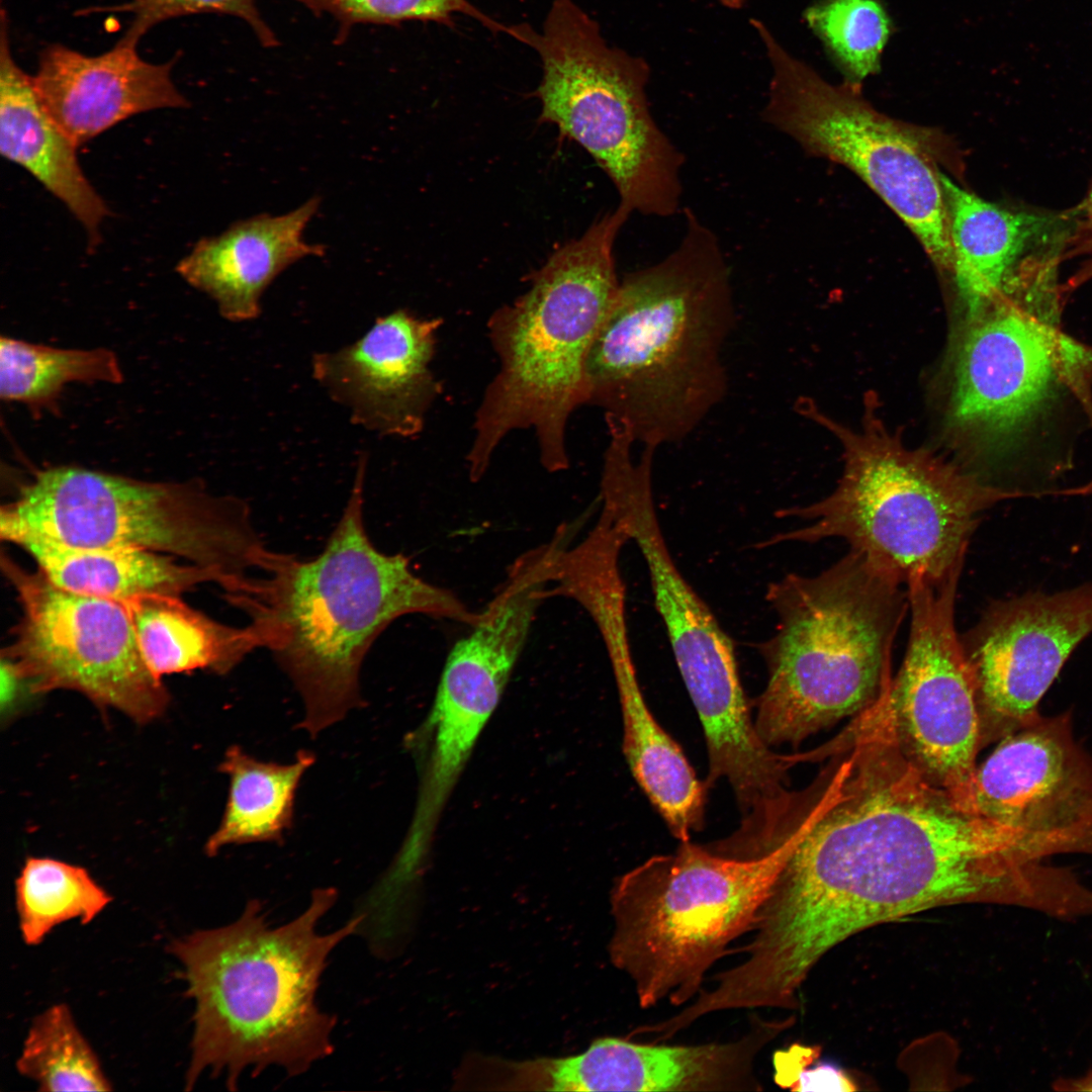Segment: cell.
Masks as SVG:
<instances>
[{
    "label": "cell",
    "instance_id": "16",
    "mask_svg": "<svg viewBox=\"0 0 1092 1092\" xmlns=\"http://www.w3.org/2000/svg\"><path fill=\"white\" fill-rule=\"evenodd\" d=\"M1092 632V584L993 603L961 637L974 676L982 737L1006 736L1039 715L1040 699Z\"/></svg>",
    "mask_w": 1092,
    "mask_h": 1092
},
{
    "label": "cell",
    "instance_id": "18",
    "mask_svg": "<svg viewBox=\"0 0 1092 1092\" xmlns=\"http://www.w3.org/2000/svg\"><path fill=\"white\" fill-rule=\"evenodd\" d=\"M521 652L518 639L494 625L476 626L452 646L429 719L433 742L427 772L402 849L408 859L424 861L440 814Z\"/></svg>",
    "mask_w": 1092,
    "mask_h": 1092
},
{
    "label": "cell",
    "instance_id": "36",
    "mask_svg": "<svg viewBox=\"0 0 1092 1092\" xmlns=\"http://www.w3.org/2000/svg\"><path fill=\"white\" fill-rule=\"evenodd\" d=\"M1080 218L1077 232L1078 245L1083 252L1092 254V188L1082 205ZM1091 276L1092 264L1086 269H1083L1077 276H1074L1071 281L1066 284V287L1069 291H1072L1077 285Z\"/></svg>",
    "mask_w": 1092,
    "mask_h": 1092
},
{
    "label": "cell",
    "instance_id": "10",
    "mask_svg": "<svg viewBox=\"0 0 1092 1092\" xmlns=\"http://www.w3.org/2000/svg\"><path fill=\"white\" fill-rule=\"evenodd\" d=\"M785 856L779 845L742 858L688 840L619 878L609 953L632 980L640 1007L679 1006L702 991L727 946L750 931Z\"/></svg>",
    "mask_w": 1092,
    "mask_h": 1092
},
{
    "label": "cell",
    "instance_id": "29",
    "mask_svg": "<svg viewBox=\"0 0 1092 1092\" xmlns=\"http://www.w3.org/2000/svg\"><path fill=\"white\" fill-rule=\"evenodd\" d=\"M111 901L86 869L49 857L26 858L15 882L19 931L28 945L72 919L89 924Z\"/></svg>",
    "mask_w": 1092,
    "mask_h": 1092
},
{
    "label": "cell",
    "instance_id": "21",
    "mask_svg": "<svg viewBox=\"0 0 1092 1092\" xmlns=\"http://www.w3.org/2000/svg\"><path fill=\"white\" fill-rule=\"evenodd\" d=\"M318 204L314 197L285 214L257 215L203 238L178 263L177 272L208 294L226 320L252 321L260 314L263 292L283 270L324 254L322 246L303 239Z\"/></svg>",
    "mask_w": 1092,
    "mask_h": 1092
},
{
    "label": "cell",
    "instance_id": "35",
    "mask_svg": "<svg viewBox=\"0 0 1092 1092\" xmlns=\"http://www.w3.org/2000/svg\"><path fill=\"white\" fill-rule=\"evenodd\" d=\"M820 1049L793 1044L774 1055L775 1081L793 1091H855L857 1087L844 1070L832 1063L817 1061Z\"/></svg>",
    "mask_w": 1092,
    "mask_h": 1092
},
{
    "label": "cell",
    "instance_id": "1",
    "mask_svg": "<svg viewBox=\"0 0 1092 1092\" xmlns=\"http://www.w3.org/2000/svg\"><path fill=\"white\" fill-rule=\"evenodd\" d=\"M831 760L746 826L785 849L753 943L781 975L803 981L830 948L877 923L936 906L1011 904L1018 833L964 809L902 750L888 693L837 738Z\"/></svg>",
    "mask_w": 1092,
    "mask_h": 1092
},
{
    "label": "cell",
    "instance_id": "28",
    "mask_svg": "<svg viewBox=\"0 0 1092 1092\" xmlns=\"http://www.w3.org/2000/svg\"><path fill=\"white\" fill-rule=\"evenodd\" d=\"M314 761L307 750L298 751L292 763L279 764L231 746L218 766L230 780L226 805L205 852L213 856L231 844L281 843L292 826L296 790Z\"/></svg>",
    "mask_w": 1092,
    "mask_h": 1092
},
{
    "label": "cell",
    "instance_id": "15",
    "mask_svg": "<svg viewBox=\"0 0 1092 1092\" xmlns=\"http://www.w3.org/2000/svg\"><path fill=\"white\" fill-rule=\"evenodd\" d=\"M967 809L1015 830L1030 860L1092 850V760L1067 715L1006 735L977 766Z\"/></svg>",
    "mask_w": 1092,
    "mask_h": 1092
},
{
    "label": "cell",
    "instance_id": "27",
    "mask_svg": "<svg viewBox=\"0 0 1092 1092\" xmlns=\"http://www.w3.org/2000/svg\"><path fill=\"white\" fill-rule=\"evenodd\" d=\"M121 604L148 667L161 679L197 669L224 674L252 651L265 647L263 631L255 623L244 627L219 623L179 596L149 595Z\"/></svg>",
    "mask_w": 1092,
    "mask_h": 1092
},
{
    "label": "cell",
    "instance_id": "6",
    "mask_svg": "<svg viewBox=\"0 0 1092 1092\" xmlns=\"http://www.w3.org/2000/svg\"><path fill=\"white\" fill-rule=\"evenodd\" d=\"M631 213L618 205L531 275L529 289L487 323L498 369L475 413L467 453L479 480L505 437L534 429L542 465L566 469V428L586 404L585 364L619 290L614 245Z\"/></svg>",
    "mask_w": 1092,
    "mask_h": 1092
},
{
    "label": "cell",
    "instance_id": "31",
    "mask_svg": "<svg viewBox=\"0 0 1092 1092\" xmlns=\"http://www.w3.org/2000/svg\"><path fill=\"white\" fill-rule=\"evenodd\" d=\"M17 1071L40 1091H109L111 1082L66 1004L36 1016L27 1032Z\"/></svg>",
    "mask_w": 1092,
    "mask_h": 1092
},
{
    "label": "cell",
    "instance_id": "30",
    "mask_svg": "<svg viewBox=\"0 0 1092 1092\" xmlns=\"http://www.w3.org/2000/svg\"><path fill=\"white\" fill-rule=\"evenodd\" d=\"M122 380L119 362L110 350H64L1 338L2 399L43 407L55 403L70 382L120 383Z\"/></svg>",
    "mask_w": 1092,
    "mask_h": 1092
},
{
    "label": "cell",
    "instance_id": "24",
    "mask_svg": "<svg viewBox=\"0 0 1092 1092\" xmlns=\"http://www.w3.org/2000/svg\"><path fill=\"white\" fill-rule=\"evenodd\" d=\"M606 648L618 686L624 753L632 775L671 834L679 841H688L692 832L704 825L706 785L649 709L637 679L629 640H616Z\"/></svg>",
    "mask_w": 1092,
    "mask_h": 1092
},
{
    "label": "cell",
    "instance_id": "13",
    "mask_svg": "<svg viewBox=\"0 0 1092 1092\" xmlns=\"http://www.w3.org/2000/svg\"><path fill=\"white\" fill-rule=\"evenodd\" d=\"M1 566L21 609L2 658L30 693L76 691L142 724L163 714L169 694L148 667L123 604L63 588L8 556Z\"/></svg>",
    "mask_w": 1092,
    "mask_h": 1092
},
{
    "label": "cell",
    "instance_id": "20",
    "mask_svg": "<svg viewBox=\"0 0 1092 1092\" xmlns=\"http://www.w3.org/2000/svg\"><path fill=\"white\" fill-rule=\"evenodd\" d=\"M626 527L646 562L655 608L694 706L715 710L731 705L744 692L732 641L674 564L652 498L631 503Z\"/></svg>",
    "mask_w": 1092,
    "mask_h": 1092
},
{
    "label": "cell",
    "instance_id": "32",
    "mask_svg": "<svg viewBox=\"0 0 1092 1092\" xmlns=\"http://www.w3.org/2000/svg\"><path fill=\"white\" fill-rule=\"evenodd\" d=\"M804 18L844 83L860 88L880 71L893 32L882 0H819L807 8Z\"/></svg>",
    "mask_w": 1092,
    "mask_h": 1092
},
{
    "label": "cell",
    "instance_id": "38",
    "mask_svg": "<svg viewBox=\"0 0 1092 1092\" xmlns=\"http://www.w3.org/2000/svg\"><path fill=\"white\" fill-rule=\"evenodd\" d=\"M1055 495H1065V496L1092 495V479L1089 480L1088 482H1086L1085 484L1079 485L1077 487L1058 489L1056 491Z\"/></svg>",
    "mask_w": 1092,
    "mask_h": 1092
},
{
    "label": "cell",
    "instance_id": "14",
    "mask_svg": "<svg viewBox=\"0 0 1092 1092\" xmlns=\"http://www.w3.org/2000/svg\"><path fill=\"white\" fill-rule=\"evenodd\" d=\"M960 576L907 583L910 635L888 698L906 756L967 810L982 727L974 676L954 623Z\"/></svg>",
    "mask_w": 1092,
    "mask_h": 1092
},
{
    "label": "cell",
    "instance_id": "19",
    "mask_svg": "<svg viewBox=\"0 0 1092 1092\" xmlns=\"http://www.w3.org/2000/svg\"><path fill=\"white\" fill-rule=\"evenodd\" d=\"M176 61L150 63L121 39L96 56L53 43L32 80L47 113L79 147L132 115L188 106L172 79Z\"/></svg>",
    "mask_w": 1092,
    "mask_h": 1092
},
{
    "label": "cell",
    "instance_id": "34",
    "mask_svg": "<svg viewBox=\"0 0 1092 1092\" xmlns=\"http://www.w3.org/2000/svg\"><path fill=\"white\" fill-rule=\"evenodd\" d=\"M129 13L131 20L121 40L138 46L141 38L157 24L175 17L198 13H216L237 17L244 21L260 44L274 48L278 38L263 18L256 0H125L121 4L90 7L79 11L80 15L97 12Z\"/></svg>",
    "mask_w": 1092,
    "mask_h": 1092
},
{
    "label": "cell",
    "instance_id": "22",
    "mask_svg": "<svg viewBox=\"0 0 1092 1092\" xmlns=\"http://www.w3.org/2000/svg\"><path fill=\"white\" fill-rule=\"evenodd\" d=\"M792 1019L753 1018L748 1033L724 1043L665 1045L601 1037L588 1051L595 1091H759L754 1062Z\"/></svg>",
    "mask_w": 1092,
    "mask_h": 1092
},
{
    "label": "cell",
    "instance_id": "26",
    "mask_svg": "<svg viewBox=\"0 0 1092 1092\" xmlns=\"http://www.w3.org/2000/svg\"><path fill=\"white\" fill-rule=\"evenodd\" d=\"M940 182L952 248L951 273L971 315L999 292L1045 219L990 203L941 172Z\"/></svg>",
    "mask_w": 1092,
    "mask_h": 1092
},
{
    "label": "cell",
    "instance_id": "37",
    "mask_svg": "<svg viewBox=\"0 0 1092 1092\" xmlns=\"http://www.w3.org/2000/svg\"><path fill=\"white\" fill-rule=\"evenodd\" d=\"M1059 1091H1092V1069L1080 1077L1059 1078L1054 1083Z\"/></svg>",
    "mask_w": 1092,
    "mask_h": 1092
},
{
    "label": "cell",
    "instance_id": "4",
    "mask_svg": "<svg viewBox=\"0 0 1092 1092\" xmlns=\"http://www.w3.org/2000/svg\"><path fill=\"white\" fill-rule=\"evenodd\" d=\"M337 898L333 888L315 889L305 910L277 927L253 899L235 922L171 942L195 1002L187 1090L207 1071L223 1074L230 1090L248 1070L299 1076L333 1053L337 1019L318 1008L316 991L330 954L364 919L320 932Z\"/></svg>",
    "mask_w": 1092,
    "mask_h": 1092
},
{
    "label": "cell",
    "instance_id": "5",
    "mask_svg": "<svg viewBox=\"0 0 1092 1092\" xmlns=\"http://www.w3.org/2000/svg\"><path fill=\"white\" fill-rule=\"evenodd\" d=\"M366 464L362 454L324 550L307 560L285 554L246 611L300 694L305 714L299 727L311 736L361 705V665L394 620L423 614L472 626L480 616L416 575L402 554L374 546L364 522Z\"/></svg>",
    "mask_w": 1092,
    "mask_h": 1092
},
{
    "label": "cell",
    "instance_id": "25",
    "mask_svg": "<svg viewBox=\"0 0 1092 1092\" xmlns=\"http://www.w3.org/2000/svg\"><path fill=\"white\" fill-rule=\"evenodd\" d=\"M55 584L80 594L123 603L149 596H181L214 582L235 590L222 573L175 556L130 547L77 548L28 539L17 544Z\"/></svg>",
    "mask_w": 1092,
    "mask_h": 1092
},
{
    "label": "cell",
    "instance_id": "8",
    "mask_svg": "<svg viewBox=\"0 0 1092 1092\" xmlns=\"http://www.w3.org/2000/svg\"><path fill=\"white\" fill-rule=\"evenodd\" d=\"M765 599L778 617L758 647L767 677L754 723L765 744L798 746L888 690L908 593L859 552L814 576L788 574Z\"/></svg>",
    "mask_w": 1092,
    "mask_h": 1092
},
{
    "label": "cell",
    "instance_id": "7",
    "mask_svg": "<svg viewBox=\"0 0 1092 1092\" xmlns=\"http://www.w3.org/2000/svg\"><path fill=\"white\" fill-rule=\"evenodd\" d=\"M867 395L859 429L806 404L802 410L842 447L843 469L833 491L804 507L780 510L810 524L759 543L841 538L850 550L901 584L943 580L962 572L981 514L1017 495L984 481L925 449L904 445Z\"/></svg>",
    "mask_w": 1092,
    "mask_h": 1092
},
{
    "label": "cell",
    "instance_id": "39",
    "mask_svg": "<svg viewBox=\"0 0 1092 1092\" xmlns=\"http://www.w3.org/2000/svg\"><path fill=\"white\" fill-rule=\"evenodd\" d=\"M718 1L721 2L723 5L729 7V8H739L744 4V2L746 0H718Z\"/></svg>",
    "mask_w": 1092,
    "mask_h": 1092
},
{
    "label": "cell",
    "instance_id": "33",
    "mask_svg": "<svg viewBox=\"0 0 1092 1092\" xmlns=\"http://www.w3.org/2000/svg\"><path fill=\"white\" fill-rule=\"evenodd\" d=\"M317 15L331 16L340 33L361 24L395 25L405 21L451 25L457 16L470 17L493 32L508 26L480 11L469 0H296Z\"/></svg>",
    "mask_w": 1092,
    "mask_h": 1092
},
{
    "label": "cell",
    "instance_id": "3",
    "mask_svg": "<svg viewBox=\"0 0 1092 1092\" xmlns=\"http://www.w3.org/2000/svg\"><path fill=\"white\" fill-rule=\"evenodd\" d=\"M684 213L677 247L620 280L585 364L586 404L643 447L688 437L728 388L730 267L714 232Z\"/></svg>",
    "mask_w": 1092,
    "mask_h": 1092
},
{
    "label": "cell",
    "instance_id": "17",
    "mask_svg": "<svg viewBox=\"0 0 1092 1092\" xmlns=\"http://www.w3.org/2000/svg\"><path fill=\"white\" fill-rule=\"evenodd\" d=\"M442 324L405 309L378 317L355 343L315 354L313 377L356 425L382 436L416 437L442 389L430 369Z\"/></svg>",
    "mask_w": 1092,
    "mask_h": 1092
},
{
    "label": "cell",
    "instance_id": "11",
    "mask_svg": "<svg viewBox=\"0 0 1092 1092\" xmlns=\"http://www.w3.org/2000/svg\"><path fill=\"white\" fill-rule=\"evenodd\" d=\"M541 65L540 119L578 143L615 185L630 213L680 209L685 157L653 118L646 62L611 47L573 0H554L540 29L509 26Z\"/></svg>",
    "mask_w": 1092,
    "mask_h": 1092
},
{
    "label": "cell",
    "instance_id": "2",
    "mask_svg": "<svg viewBox=\"0 0 1092 1092\" xmlns=\"http://www.w3.org/2000/svg\"><path fill=\"white\" fill-rule=\"evenodd\" d=\"M1059 262L1055 249L1025 254L967 316L954 357L949 422L983 479L1018 497L1054 494L1092 432V345L1063 327Z\"/></svg>",
    "mask_w": 1092,
    "mask_h": 1092
},
{
    "label": "cell",
    "instance_id": "12",
    "mask_svg": "<svg viewBox=\"0 0 1092 1092\" xmlns=\"http://www.w3.org/2000/svg\"><path fill=\"white\" fill-rule=\"evenodd\" d=\"M771 67L764 122L810 155L844 165L870 186L917 237L934 265L952 271L947 211L933 131L874 108L860 88L832 85L793 57L756 19Z\"/></svg>",
    "mask_w": 1092,
    "mask_h": 1092
},
{
    "label": "cell",
    "instance_id": "9",
    "mask_svg": "<svg viewBox=\"0 0 1092 1092\" xmlns=\"http://www.w3.org/2000/svg\"><path fill=\"white\" fill-rule=\"evenodd\" d=\"M0 534L77 547H130L214 569L250 595L280 553L256 531L250 507L202 483L149 482L80 467L39 471L1 508Z\"/></svg>",
    "mask_w": 1092,
    "mask_h": 1092
},
{
    "label": "cell",
    "instance_id": "23",
    "mask_svg": "<svg viewBox=\"0 0 1092 1092\" xmlns=\"http://www.w3.org/2000/svg\"><path fill=\"white\" fill-rule=\"evenodd\" d=\"M0 153L59 198L84 226L91 247L109 209L85 177L75 144L42 107L27 75L13 59L7 12L1 8Z\"/></svg>",
    "mask_w": 1092,
    "mask_h": 1092
}]
</instances>
